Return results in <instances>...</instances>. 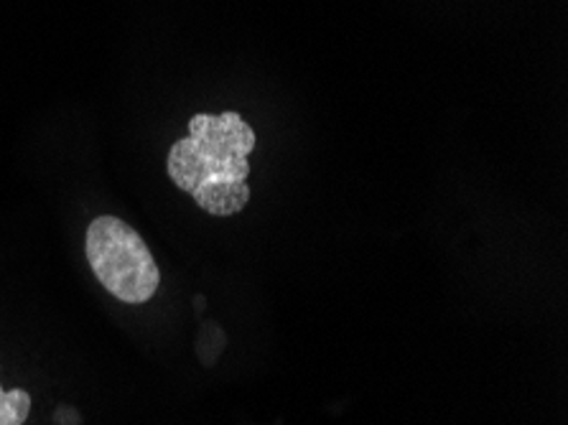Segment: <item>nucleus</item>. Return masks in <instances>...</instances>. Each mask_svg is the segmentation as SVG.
<instances>
[{
  "instance_id": "7ed1b4c3",
  "label": "nucleus",
  "mask_w": 568,
  "mask_h": 425,
  "mask_svg": "<svg viewBox=\"0 0 568 425\" xmlns=\"http://www.w3.org/2000/svg\"><path fill=\"white\" fill-rule=\"evenodd\" d=\"M31 413V395L26 389L0 387V425H23Z\"/></svg>"
},
{
  "instance_id": "f257e3e1",
  "label": "nucleus",
  "mask_w": 568,
  "mask_h": 425,
  "mask_svg": "<svg viewBox=\"0 0 568 425\" xmlns=\"http://www.w3.org/2000/svg\"><path fill=\"white\" fill-rule=\"evenodd\" d=\"M253 149L255 130L240 112H200L189 120V135L171 145L169 179L206 214L232 216L251 202L247 176Z\"/></svg>"
},
{
  "instance_id": "f03ea898",
  "label": "nucleus",
  "mask_w": 568,
  "mask_h": 425,
  "mask_svg": "<svg viewBox=\"0 0 568 425\" xmlns=\"http://www.w3.org/2000/svg\"><path fill=\"white\" fill-rule=\"evenodd\" d=\"M84 253L102 289L123 303H145L156 296L161 271L149 245L131 224L102 214L90 222Z\"/></svg>"
}]
</instances>
